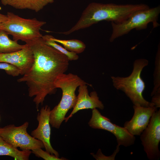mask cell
Wrapping results in <instances>:
<instances>
[{
	"instance_id": "6da1fadb",
	"label": "cell",
	"mask_w": 160,
	"mask_h": 160,
	"mask_svg": "<svg viewBox=\"0 0 160 160\" xmlns=\"http://www.w3.org/2000/svg\"><path fill=\"white\" fill-rule=\"evenodd\" d=\"M28 44L33 52L34 62L29 71L17 81L26 84L28 96H35L33 101L38 110L47 95L55 93V82L67 71L69 60L65 55L47 44L42 37Z\"/></svg>"
},
{
	"instance_id": "7a4b0ae2",
	"label": "cell",
	"mask_w": 160,
	"mask_h": 160,
	"mask_svg": "<svg viewBox=\"0 0 160 160\" xmlns=\"http://www.w3.org/2000/svg\"><path fill=\"white\" fill-rule=\"evenodd\" d=\"M149 7L148 5L143 4H117L92 2L84 10L78 22L71 29L59 33L68 35L104 20L120 23L135 12Z\"/></svg>"
},
{
	"instance_id": "3957f363",
	"label": "cell",
	"mask_w": 160,
	"mask_h": 160,
	"mask_svg": "<svg viewBox=\"0 0 160 160\" xmlns=\"http://www.w3.org/2000/svg\"><path fill=\"white\" fill-rule=\"evenodd\" d=\"M88 84L78 75L72 73L63 74L56 81L55 85L57 89L62 91L61 100L57 105L51 110L49 123L52 127L59 128L63 121L65 120V115L69 110L74 107L77 97L75 91L78 87Z\"/></svg>"
},
{
	"instance_id": "277c9868",
	"label": "cell",
	"mask_w": 160,
	"mask_h": 160,
	"mask_svg": "<svg viewBox=\"0 0 160 160\" xmlns=\"http://www.w3.org/2000/svg\"><path fill=\"white\" fill-rule=\"evenodd\" d=\"M148 64V61L146 59H137L133 63L132 71L129 76L111 77L114 87L124 92L134 105L146 107L154 106L143 96L145 86L141 74L143 68Z\"/></svg>"
},
{
	"instance_id": "5b68a950",
	"label": "cell",
	"mask_w": 160,
	"mask_h": 160,
	"mask_svg": "<svg viewBox=\"0 0 160 160\" xmlns=\"http://www.w3.org/2000/svg\"><path fill=\"white\" fill-rule=\"evenodd\" d=\"M7 18L0 25V29L11 35L13 40L29 43L42 37L40 31L46 22L35 18L25 19L8 12Z\"/></svg>"
},
{
	"instance_id": "8992f818",
	"label": "cell",
	"mask_w": 160,
	"mask_h": 160,
	"mask_svg": "<svg viewBox=\"0 0 160 160\" xmlns=\"http://www.w3.org/2000/svg\"><path fill=\"white\" fill-rule=\"evenodd\" d=\"M160 13V6L150 7L135 12L126 20L119 23L111 22L112 33L110 38L111 42L128 33L132 30H141L146 29L148 24L152 23L153 28L160 25L158 20Z\"/></svg>"
},
{
	"instance_id": "52a82bcc",
	"label": "cell",
	"mask_w": 160,
	"mask_h": 160,
	"mask_svg": "<svg viewBox=\"0 0 160 160\" xmlns=\"http://www.w3.org/2000/svg\"><path fill=\"white\" fill-rule=\"evenodd\" d=\"M28 125V122L26 121L18 127L10 124L0 127V136L15 148H19L22 150L44 148L41 141L28 134L27 129Z\"/></svg>"
},
{
	"instance_id": "ba28073f",
	"label": "cell",
	"mask_w": 160,
	"mask_h": 160,
	"mask_svg": "<svg viewBox=\"0 0 160 160\" xmlns=\"http://www.w3.org/2000/svg\"><path fill=\"white\" fill-rule=\"evenodd\" d=\"M92 128L103 129L113 134L115 137L118 145L128 147L135 143V137L123 127L116 125L110 119L102 115L96 108L92 109V116L88 123Z\"/></svg>"
},
{
	"instance_id": "9c48e42d",
	"label": "cell",
	"mask_w": 160,
	"mask_h": 160,
	"mask_svg": "<svg viewBox=\"0 0 160 160\" xmlns=\"http://www.w3.org/2000/svg\"><path fill=\"white\" fill-rule=\"evenodd\" d=\"M143 149L150 160H159L160 158L159 145L160 142V109L151 116L149 123L140 135Z\"/></svg>"
},
{
	"instance_id": "30bf717a",
	"label": "cell",
	"mask_w": 160,
	"mask_h": 160,
	"mask_svg": "<svg viewBox=\"0 0 160 160\" xmlns=\"http://www.w3.org/2000/svg\"><path fill=\"white\" fill-rule=\"evenodd\" d=\"M50 110V107L47 105L41 108L37 117L38 126L31 132V135L42 142L46 151L59 157L58 153L52 148L50 142L51 128L49 117Z\"/></svg>"
},
{
	"instance_id": "8fae6325",
	"label": "cell",
	"mask_w": 160,
	"mask_h": 160,
	"mask_svg": "<svg viewBox=\"0 0 160 160\" xmlns=\"http://www.w3.org/2000/svg\"><path fill=\"white\" fill-rule=\"evenodd\" d=\"M133 108V115L130 120L124 123V127L131 135L140 136L148 126L157 108L155 106L146 107L135 105Z\"/></svg>"
},
{
	"instance_id": "7c38bea8",
	"label": "cell",
	"mask_w": 160,
	"mask_h": 160,
	"mask_svg": "<svg viewBox=\"0 0 160 160\" xmlns=\"http://www.w3.org/2000/svg\"><path fill=\"white\" fill-rule=\"evenodd\" d=\"M34 62L33 52L29 44H25L21 49L14 52L0 53V62L12 64L20 70L23 75L30 69Z\"/></svg>"
},
{
	"instance_id": "4fadbf2b",
	"label": "cell",
	"mask_w": 160,
	"mask_h": 160,
	"mask_svg": "<svg viewBox=\"0 0 160 160\" xmlns=\"http://www.w3.org/2000/svg\"><path fill=\"white\" fill-rule=\"evenodd\" d=\"M79 94L74 107L70 114L65 117V122H67L74 114L80 110L98 108L103 110L104 106L102 102L99 100L97 93L95 91L89 94L86 84L82 85L79 87Z\"/></svg>"
},
{
	"instance_id": "5bb4252c",
	"label": "cell",
	"mask_w": 160,
	"mask_h": 160,
	"mask_svg": "<svg viewBox=\"0 0 160 160\" xmlns=\"http://www.w3.org/2000/svg\"><path fill=\"white\" fill-rule=\"evenodd\" d=\"M2 4L15 9H28L38 12L54 0H1Z\"/></svg>"
},
{
	"instance_id": "9a60e30c",
	"label": "cell",
	"mask_w": 160,
	"mask_h": 160,
	"mask_svg": "<svg viewBox=\"0 0 160 160\" xmlns=\"http://www.w3.org/2000/svg\"><path fill=\"white\" fill-rule=\"evenodd\" d=\"M32 153L29 150L20 151L4 140L0 136V156H7L16 160H28Z\"/></svg>"
},
{
	"instance_id": "2e32d148",
	"label": "cell",
	"mask_w": 160,
	"mask_h": 160,
	"mask_svg": "<svg viewBox=\"0 0 160 160\" xmlns=\"http://www.w3.org/2000/svg\"><path fill=\"white\" fill-rule=\"evenodd\" d=\"M24 45L19 44L17 41L12 40L8 36V34L4 30L0 29V53H7L18 51Z\"/></svg>"
},
{
	"instance_id": "e0dca14e",
	"label": "cell",
	"mask_w": 160,
	"mask_h": 160,
	"mask_svg": "<svg viewBox=\"0 0 160 160\" xmlns=\"http://www.w3.org/2000/svg\"><path fill=\"white\" fill-rule=\"evenodd\" d=\"M52 39L55 42L62 44L67 50L77 54L83 52L86 47L83 42L77 39L61 40L56 39L53 36Z\"/></svg>"
},
{
	"instance_id": "ac0fdd59",
	"label": "cell",
	"mask_w": 160,
	"mask_h": 160,
	"mask_svg": "<svg viewBox=\"0 0 160 160\" xmlns=\"http://www.w3.org/2000/svg\"><path fill=\"white\" fill-rule=\"evenodd\" d=\"M53 36L49 35L43 36L42 38L47 45L52 47L66 56L69 60H75L79 58L76 53L67 50L63 47L57 44L52 39Z\"/></svg>"
},
{
	"instance_id": "d6986e66",
	"label": "cell",
	"mask_w": 160,
	"mask_h": 160,
	"mask_svg": "<svg viewBox=\"0 0 160 160\" xmlns=\"http://www.w3.org/2000/svg\"><path fill=\"white\" fill-rule=\"evenodd\" d=\"M154 87L151 94L152 96L159 89H160V46L158 45V50L156 54L155 67L154 72Z\"/></svg>"
},
{
	"instance_id": "ffe728a7",
	"label": "cell",
	"mask_w": 160,
	"mask_h": 160,
	"mask_svg": "<svg viewBox=\"0 0 160 160\" xmlns=\"http://www.w3.org/2000/svg\"><path fill=\"white\" fill-rule=\"evenodd\" d=\"M41 148H38L33 149L31 150L32 153H33L36 156L41 158L45 160H65L66 159L59 157L54 155L51 154L47 151H44L41 149Z\"/></svg>"
},
{
	"instance_id": "44dd1931",
	"label": "cell",
	"mask_w": 160,
	"mask_h": 160,
	"mask_svg": "<svg viewBox=\"0 0 160 160\" xmlns=\"http://www.w3.org/2000/svg\"><path fill=\"white\" fill-rule=\"evenodd\" d=\"M0 69L4 70L8 75L16 76L20 75L19 69L16 66L9 63L0 62Z\"/></svg>"
},
{
	"instance_id": "7402d4cb",
	"label": "cell",
	"mask_w": 160,
	"mask_h": 160,
	"mask_svg": "<svg viewBox=\"0 0 160 160\" xmlns=\"http://www.w3.org/2000/svg\"><path fill=\"white\" fill-rule=\"evenodd\" d=\"M119 145H117L116 146V149L114 150L113 153L112 155L109 156H105L102 153L101 150L100 149H99L96 154H95L93 153H91V154L97 160H114L116 156L119 151Z\"/></svg>"
},
{
	"instance_id": "603a6c76",
	"label": "cell",
	"mask_w": 160,
	"mask_h": 160,
	"mask_svg": "<svg viewBox=\"0 0 160 160\" xmlns=\"http://www.w3.org/2000/svg\"><path fill=\"white\" fill-rule=\"evenodd\" d=\"M151 102L157 108L160 107V89L153 96Z\"/></svg>"
},
{
	"instance_id": "cb8c5ba5",
	"label": "cell",
	"mask_w": 160,
	"mask_h": 160,
	"mask_svg": "<svg viewBox=\"0 0 160 160\" xmlns=\"http://www.w3.org/2000/svg\"><path fill=\"white\" fill-rule=\"evenodd\" d=\"M7 15L0 13V26L1 24L4 22L7 19Z\"/></svg>"
}]
</instances>
